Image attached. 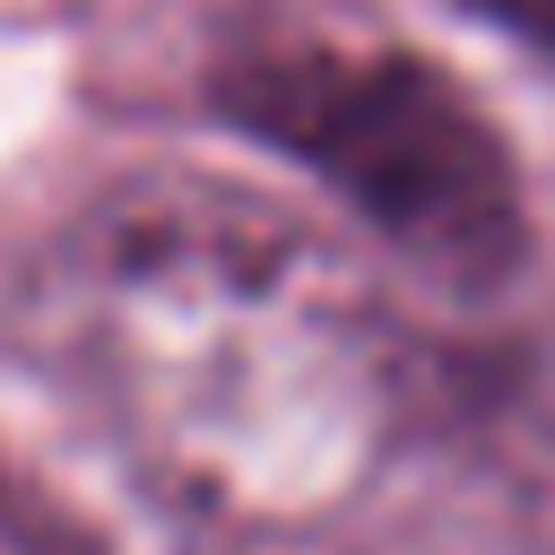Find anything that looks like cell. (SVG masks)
I'll return each mask as SVG.
<instances>
[{
    "instance_id": "cell-1",
    "label": "cell",
    "mask_w": 555,
    "mask_h": 555,
    "mask_svg": "<svg viewBox=\"0 0 555 555\" xmlns=\"http://www.w3.org/2000/svg\"><path fill=\"white\" fill-rule=\"evenodd\" d=\"M69 347L121 451L208 529H330L425 416V356L382 286L278 199L139 182L78 225Z\"/></svg>"
},
{
    "instance_id": "cell-3",
    "label": "cell",
    "mask_w": 555,
    "mask_h": 555,
    "mask_svg": "<svg viewBox=\"0 0 555 555\" xmlns=\"http://www.w3.org/2000/svg\"><path fill=\"white\" fill-rule=\"evenodd\" d=\"M0 555H87V546H78L69 529H52V520L0 477Z\"/></svg>"
},
{
    "instance_id": "cell-5",
    "label": "cell",
    "mask_w": 555,
    "mask_h": 555,
    "mask_svg": "<svg viewBox=\"0 0 555 555\" xmlns=\"http://www.w3.org/2000/svg\"><path fill=\"white\" fill-rule=\"evenodd\" d=\"M191 555H217V546H191Z\"/></svg>"
},
{
    "instance_id": "cell-4",
    "label": "cell",
    "mask_w": 555,
    "mask_h": 555,
    "mask_svg": "<svg viewBox=\"0 0 555 555\" xmlns=\"http://www.w3.org/2000/svg\"><path fill=\"white\" fill-rule=\"evenodd\" d=\"M468 9H486L494 26H512V35H529L538 52H555V0H468Z\"/></svg>"
},
{
    "instance_id": "cell-2",
    "label": "cell",
    "mask_w": 555,
    "mask_h": 555,
    "mask_svg": "<svg viewBox=\"0 0 555 555\" xmlns=\"http://www.w3.org/2000/svg\"><path fill=\"white\" fill-rule=\"evenodd\" d=\"M225 121L295 156L399 260L486 286L520 260V173L494 121L399 43L278 35L217 69Z\"/></svg>"
}]
</instances>
